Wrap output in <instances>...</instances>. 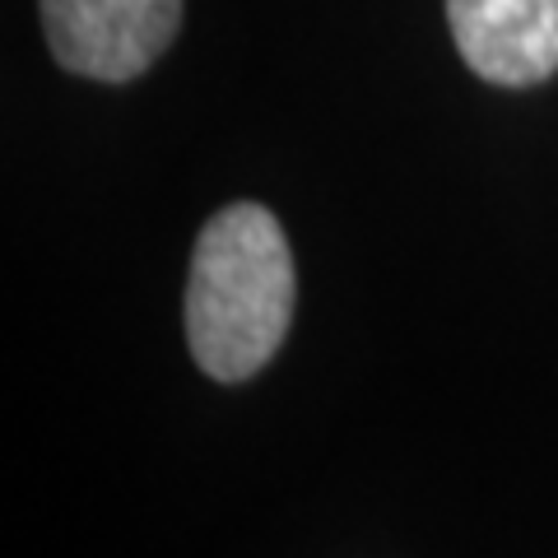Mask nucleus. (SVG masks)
I'll return each instance as SVG.
<instances>
[{
  "instance_id": "7ed1b4c3",
  "label": "nucleus",
  "mask_w": 558,
  "mask_h": 558,
  "mask_svg": "<svg viewBox=\"0 0 558 558\" xmlns=\"http://www.w3.org/2000/svg\"><path fill=\"white\" fill-rule=\"evenodd\" d=\"M461 61L502 89H531L558 70V0H447Z\"/></svg>"
},
{
  "instance_id": "f257e3e1",
  "label": "nucleus",
  "mask_w": 558,
  "mask_h": 558,
  "mask_svg": "<svg viewBox=\"0 0 558 558\" xmlns=\"http://www.w3.org/2000/svg\"><path fill=\"white\" fill-rule=\"evenodd\" d=\"M293 322V256L266 205L238 201L201 229L186 279V344L215 381H247Z\"/></svg>"
},
{
  "instance_id": "f03ea898",
  "label": "nucleus",
  "mask_w": 558,
  "mask_h": 558,
  "mask_svg": "<svg viewBox=\"0 0 558 558\" xmlns=\"http://www.w3.org/2000/svg\"><path fill=\"white\" fill-rule=\"evenodd\" d=\"M178 24L182 0H43L51 57L102 84L145 75L178 38Z\"/></svg>"
}]
</instances>
